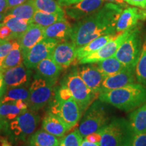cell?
Masks as SVG:
<instances>
[{"label":"cell","instance_id":"obj_11","mask_svg":"<svg viewBox=\"0 0 146 146\" xmlns=\"http://www.w3.org/2000/svg\"><path fill=\"white\" fill-rule=\"evenodd\" d=\"M59 42L45 38L23 55V64L27 68L35 69L40 62L50 56Z\"/></svg>","mask_w":146,"mask_h":146},{"label":"cell","instance_id":"obj_9","mask_svg":"<svg viewBox=\"0 0 146 146\" xmlns=\"http://www.w3.org/2000/svg\"><path fill=\"white\" fill-rule=\"evenodd\" d=\"M49 110V112L62 120L70 131L77 125L83 116L80 107L73 98L66 100L54 98Z\"/></svg>","mask_w":146,"mask_h":146},{"label":"cell","instance_id":"obj_45","mask_svg":"<svg viewBox=\"0 0 146 146\" xmlns=\"http://www.w3.org/2000/svg\"><path fill=\"white\" fill-rule=\"evenodd\" d=\"M8 9L7 0H0V13H5Z\"/></svg>","mask_w":146,"mask_h":146},{"label":"cell","instance_id":"obj_23","mask_svg":"<svg viewBox=\"0 0 146 146\" xmlns=\"http://www.w3.org/2000/svg\"><path fill=\"white\" fill-rule=\"evenodd\" d=\"M128 120L135 134L146 132V103L131 111Z\"/></svg>","mask_w":146,"mask_h":146},{"label":"cell","instance_id":"obj_35","mask_svg":"<svg viewBox=\"0 0 146 146\" xmlns=\"http://www.w3.org/2000/svg\"><path fill=\"white\" fill-rule=\"evenodd\" d=\"M18 43V39L3 41L0 44V58H4Z\"/></svg>","mask_w":146,"mask_h":146},{"label":"cell","instance_id":"obj_46","mask_svg":"<svg viewBox=\"0 0 146 146\" xmlns=\"http://www.w3.org/2000/svg\"><path fill=\"white\" fill-rule=\"evenodd\" d=\"M81 146H100V143H91V142L87 141L85 139H83L82 143L81 144Z\"/></svg>","mask_w":146,"mask_h":146},{"label":"cell","instance_id":"obj_19","mask_svg":"<svg viewBox=\"0 0 146 146\" xmlns=\"http://www.w3.org/2000/svg\"><path fill=\"white\" fill-rule=\"evenodd\" d=\"M35 69L38 75L54 85L58 81L60 73L63 70L51 56L40 62Z\"/></svg>","mask_w":146,"mask_h":146},{"label":"cell","instance_id":"obj_49","mask_svg":"<svg viewBox=\"0 0 146 146\" xmlns=\"http://www.w3.org/2000/svg\"><path fill=\"white\" fill-rule=\"evenodd\" d=\"M5 16V13H0V23H2V21Z\"/></svg>","mask_w":146,"mask_h":146},{"label":"cell","instance_id":"obj_48","mask_svg":"<svg viewBox=\"0 0 146 146\" xmlns=\"http://www.w3.org/2000/svg\"><path fill=\"white\" fill-rule=\"evenodd\" d=\"M1 143H2L1 146H12L6 139H3L2 141H1Z\"/></svg>","mask_w":146,"mask_h":146},{"label":"cell","instance_id":"obj_13","mask_svg":"<svg viewBox=\"0 0 146 146\" xmlns=\"http://www.w3.org/2000/svg\"><path fill=\"white\" fill-rule=\"evenodd\" d=\"M7 88L29 87L31 79V69L27 68L24 64L1 71Z\"/></svg>","mask_w":146,"mask_h":146},{"label":"cell","instance_id":"obj_8","mask_svg":"<svg viewBox=\"0 0 146 146\" xmlns=\"http://www.w3.org/2000/svg\"><path fill=\"white\" fill-rule=\"evenodd\" d=\"M142 43L141 33L135 27L118 47L114 56L126 68L135 70L141 53Z\"/></svg>","mask_w":146,"mask_h":146},{"label":"cell","instance_id":"obj_33","mask_svg":"<svg viewBox=\"0 0 146 146\" xmlns=\"http://www.w3.org/2000/svg\"><path fill=\"white\" fill-rule=\"evenodd\" d=\"M36 10L47 13L65 14L64 10L55 0H34Z\"/></svg>","mask_w":146,"mask_h":146},{"label":"cell","instance_id":"obj_26","mask_svg":"<svg viewBox=\"0 0 146 146\" xmlns=\"http://www.w3.org/2000/svg\"><path fill=\"white\" fill-rule=\"evenodd\" d=\"M36 10L34 0H27L21 4L8 8L5 12V14L22 19H32Z\"/></svg>","mask_w":146,"mask_h":146},{"label":"cell","instance_id":"obj_21","mask_svg":"<svg viewBox=\"0 0 146 146\" xmlns=\"http://www.w3.org/2000/svg\"><path fill=\"white\" fill-rule=\"evenodd\" d=\"M42 129L58 138H62L70 131L66 125L59 117L48 112L43 118Z\"/></svg>","mask_w":146,"mask_h":146},{"label":"cell","instance_id":"obj_43","mask_svg":"<svg viewBox=\"0 0 146 146\" xmlns=\"http://www.w3.org/2000/svg\"><path fill=\"white\" fill-rule=\"evenodd\" d=\"M27 0H7V3H8V8H12V7L16 6L21 3L26 1Z\"/></svg>","mask_w":146,"mask_h":146},{"label":"cell","instance_id":"obj_37","mask_svg":"<svg viewBox=\"0 0 146 146\" xmlns=\"http://www.w3.org/2000/svg\"><path fill=\"white\" fill-rule=\"evenodd\" d=\"M130 146H146V132L135 134Z\"/></svg>","mask_w":146,"mask_h":146},{"label":"cell","instance_id":"obj_52","mask_svg":"<svg viewBox=\"0 0 146 146\" xmlns=\"http://www.w3.org/2000/svg\"><path fill=\"white\" fill-rule=\"evenodd\" d=\"M2 42H3V40H1V39H0V44H1V43H2Z\"/></svg>","mask_w":146,"mask_h":146},{"label":"cell","instance_id":"obj_10","mask_svg":"<svg viewBox=\"0 0 146 146\" xmlns=\"http://www.w3.org/2000/svg\"><path fill=\"white\" fill-rule=\"evenodd\" d=\"M134 28L117 33L113 39L109 41L107 43H106L100 50L81 58V60H79L77 62V64L81 65L85 64L97 63L105 59H107L108 58L114 56L118 47H120L121 43L125 41V39L130 34L131 31Z\"/></svg>","mask_w":146,"mask_h":146},{"label":"cell","instance_id":"obj_20","mask_svg":"<svg viewBox=\"0 0 146 146\" xmlns=\"http://www.w3.org/2000/svg\"><path fill=\"white\" fill-rule=\"evenodd\" d=\"M139 21H140V16L138 8L136 7H127L123 9L116 22V33L134 28Z\"/></svg>","mask_w":146,"mask_h":146},{"label":"cell","instance_id":"obj_22","mask_svg":"<svg viewBox=\"0 0 146 146\" xmlns=\"http://www.w3.org/2000/svg\"><path fill=\"white\" fill-rule=\"evenodd\" d=\"M117 34V33H116ZM116 34L113 35H103L99 37L96 38L86 45H83V46L78 47L76 49V62L81 58H83L85 56H88V55L92 54L98 50H100L102 47H103L106 43H107L109 41L113 39Z\"/></svg>","mask_w":146,"mask_h":146},{"label":"cell","instance_id":"obj_15","mask_svg":"<svg viewBox=\"0 0 146 146\" xmlns=\"http://www.w3.org/2000/svg\"><path fill=\"white\" fill-rule=\"evenodd\" d=\"M77 67V71L84 83L93 92L99 96L102 84L106 76L96 64H85Z\"/></svg>","mask_w":146,"mask_h":146},{"label":"cell","instance_id":"obj_53","mask_svg":"<svg viewBox=\"0 0 146 146\" xmlns=\"http://www.w3.org/2000/svg\"><path fill=\"white\" fill-rule=\"evenodd\" d=\"M1 23H0V26H1Z\"/></svg>","mask_w":146,"mask_h":146},{"label":"cell","instance_id":"obj_40","mask_svg":"<svg viewBox=\"0 0 146 146\" xmlns=\"http://www.w3.org/2000/svg\"><path fill=\"white\" fill-rule=\"evenodd\" d=\"M82 0H57V2L62 7H67L77 3Z\"/></svg>","mask_w":146,"mask_h":146},{"label":"cell","instance_id":"obj_51","mask_svg":"<svg viewBox=\"0 0 146 146\" xmlns=\"http://www.w3.org/2000/svg\"><path fill=\"white\" fill-rule=\"evenodd\" d=\"M2 131V125H1V121H0V132Z\"/></svg>","mask_w":146,"mask_h":146},{"label":"cell","instance_id":"obj_30","mask_svg":"<svg viewBox=\"0 0 146 146\" xmlns=\"http://www.w3.org/2000/svg\"><path fill=\"white\" fill-rule=\"evenodd\" d=\"M29 97V87H18L7 88L5 94L1 98V103L13 102L16 100H22L28 101Z\"/></svg>","mask_w":146,"mask_h":146},{"label":"cell","instance_id":"obj_44","mask_svg":"<svg viewBox=\"0 0 146 146\" xmlns=\"http://www.w3.org/2000/svg\"><path fill=\"white\" fill-rule=\"evenodd\" d=\"M105 1H108V3H112L119 5V6L122 7L124 9L127 8V3L125 2L123 0H105Z\"/></svg>","mask_w":146,"mask_h":146},{"label":"cell","instance_id":"obj_12","mask_svg":"<svg viewBox=\"0 0 146 146\" xmlns=\"http://www.w3.org/2000/svg\"><path fill=\"white\" fill-rule=\"evenodd\" d=\"M76 47L70 40L58 43L51 55L56 63L62 70L75 66L76 60Z\"/></svg>","mask_w":146,"mask_h":146},{"label":"cell","instance_id":"obj_18","mask_svg":"<svg viewBox=\"0 0 146 146\" xmlns=\"http://www.w3.org/2000/svg\"><path fill=\"white\" fill-rule=\"evenodd\" d=\"M72 25L64 18L44 29V38L62 42L70 40Z\"/></svg>","mask_w":146,"mask_h":146},{"label":"cell","instance_id":"obj_1","mask_svg":"<svg viewBox=\"0 0 146 146\" xmlns=\"http://www.w3.org/2000/svg\"><path fill=\"white\" fill-rule=\"evenodd\" d=\"M123 9L114 3H104L97 12L72 25L70 40L78 48L99 36L116 34V22Z\"/></svg>","mask_w":146,"mask_h":146},{"label":"cell","instance_id":"obj_16","mask_svg":"<svg viewBox=\"0 0 146 146\" xmlns=\"http://www.w3.org/2000/svg\"><path fill=\"white\" fill-rule=\"evenodd\" d=\"M135 82L136 78L135 70L125 67L119 72L106 76L102 82L100 94L106 91L121 88Z\"/></svg>","mask_w":146,"mask_h":146},{"label":"cell","instance_id":"obj_27","mask_svg":"<svg viewBox=\"0 0 146 146\" xmlns=\"http://www.w3.org/2000/svg\"><path fill=\"white\" fill-rule=\"evenodd\" d=\"M25 112L16 106L14 102L1 103L0 102V121L3 127L11 120L15 119L19 115Z\"/></svg>","mask_w":146,"mask_h":146},{"label":"cell","instance_id":"obj_32","mask_svg":"<svg viewBox=\"0 0 146 146\" xmlns=\"http://www.w3.org/2000/svg\"><path fill=\"white\" fill-rule=\"evenodd\" d=\"M23 64V54L19 43L4 58L1 72Z\"/></svg>","mask_w":146,"mask_h":146},{"label":"cell","instance_id":"obj_50","mask_svg":"<svg viewBox=\"0 0 146 146\" xmlns=\"http://www.w3.org/2000/svg\"><path fill=\"white\" fill-rule=\"evenodd\" d=\"M3 59H4V58H0V71L1 70V66H2Z\"/></svg>","mask_w":146,"mask_h":146},{"label":"cell","instance_id":"obj_38","mask_svg":"<svg viewBox=\"0 0 146 146\" xmlns=\"http://www.w3.org/2000/svg\"><path fill=\"white\" fill-rule=\"evenodd\" d=\"M102 130L96 131V132L92 133H91V134L88 135H87L83 139H85L87 140V141L91 142V143H100V140H101V137H102Z\"/></svg>","mask_w":146,"mask_h":146},{"label":"cell","instance_id":"obj_31","mask_svg":"<svg viewBox=\"0 0 146 146\" xmlns=\"http://www.w3.org/2000/svg\"><path fill=\"white\" fill-rule=\"evenodd\" d=\"M136 82L146 87V38L142 43L139 57L135 68Z\"/></svg>","mask_w":146,"mask_h":146},{"label":"cell","instance_id":"obj_39","mask_svg":"<svg viewBox=\"0 0 146 146\" xmlns=\"http://www.w3.org/2000/svg\"><path fill=\"white\" fill-rule=\"evenodd\" d=\"M127 4H130L135 7L145 9L146 8V0H123Z\"/></svg>","mask_w":146,"mask_h":146},{"label":"cell","instance_id":"obj_4","mask_svg":"<svg viewBox=\"0 0 146 146\" xmlns=\"http://www.w3.org/2000/svg\"><path fill=\"white\" fill-rule=\"evenodd\" d=\"M135 133L128 119L113 117L102 129L100 146H130Z\"/></svg>","mask_w":146,"mask_h":146},{"label":"cell","instance_id":"obj_28","mask_svg":"<svg viewBox=\"0 0 146 146\" xmlns=\"http://www.w3.org/2000/svg\"><path fill=\"white\" fill-rule=\"evenodd\" d=\"M105 76H110L123 70L125 66L115 56L108 58L96 63Z\"/></svg>","mask_w":146,"mask_h":146},{"label":"cell","instance_id":"obj_5","mask_svg":"<svg viewBox=\"0 0 146 146\" xmlns=\"http://www.w3.org/2000/svg\"><path fill=\"white\" fill-rule=\"evenodd\" d=\"M39 121L40 117L35 111L27 110L15 119L11 120L3 130L14 143L25 141L35 132Z\"/></svg>","mask_w":146,"mask_h":146},{"label":"cell","instance_id":"obj_42","mask_svg":"<svg viewBox=\"0 0 146 146\" xmlns=\"http://www.w3.org/2000/svg\"><path fill=\"white\" fill-rule=\"evenodd\" d=\"M6 89L7 87L6 85H5L4 80H3L2 72L0 71V99H1V98L3 96V95L5 94Z\"/></svg>","mask_w":146,"mask_h":146},{"label":"cell","instance_id":"obj_41","mask_svg":"<svg viewBox=\"0 0 146 146\" xmlns=\"http://www.w3.org/2000/svg\"><path fill=\"white\" fill-rule=\"evenodd\" d=\"M14 103H15L16 106L18 108L21 110L24 111V112H26L29 108L28 103H27V102L25 101V100H18L14 102Z\"/></svg>","mask_w":146,"mask_h":146},{"label":"cell","instance_id":"obj_24","mask_svg":"<svg viewBox=\"0 0 146 146\" xmlns=\"http://www.w3.org/2000/svg\"><path fill=\"white\" fill-rule=\"evenodd\" d=\"M32 23V19H22L8 14H5L1 23L10 29L16 39H18L26 31Z\"/></svg>","mask_w":146,"mask_h":146},{"label":"cell","instance_id":"obj_6","mask_svg":"<svg viewBox=\"0 0 146 146\" xmlns=\"http://www.w3.org/2000/svg\"><path fill=\"white\" fill-rule=\"evenodd\" d=\"M74 66L64 76L60 84L69 89L83 114L93 102L98 99V96L87 86L78 74L77 66Z\"/></svg>","mask_w":146,"mask_h":146},{"label":"cell","instance_id":"obj_34","mask_svg":"<svg viewBox=\"0 0 146 146\" xmlns=\"http://www.w3.org/2000/svg\"><path fill=\"white\" fill-rule=\"evenodd\" d=\"M83 137L76 129L60 139L59 146H81Z\"/></svg>","mask_w":146,"mask_h":146},{"label":"cell","instance_id":"obj_47","mask_svg":"<svg viewBox=\"0 0 146 146\" xmlns=\"http://www.w3.org/2000/svg\"><path fill=\"white\" fill-rule=\"evenodd\" d=\"M139 10L140 21H145L146 20V8L139 9Z\"/></svg>","mask_w":146,"mask_h":146},{"label":"cell","instance_id":"obj_7","mask_svg":"<svg viewBox=\"0 0 146 146\" xmlns=\"http://www.w3.org/2000/svg\"><path fill=\"white\" fill-rule=\"evenodd\" d=\"M56 94L55 85L36 74L29 87V97L27 103L29 110H39L52 103Z\"/></svg>","mask_w":146,"mask_h":146},{"label":"cell","instance_id":"obj_17","mask_svg":"<svg viewBox=\"0 0 146 146\" xmlns=\"http://www.w3.org/2000/svg\"><path fill=\"white\" fill-rule=\"evenodd\" d=\"M44 27L32 23L28 29L18 39L24 55L44 38Z\"/></svg>","mask_w":146,"mask_h":146},{"label":"cell","instance_id":"obj_3","mask_svg":"<svg viewBox=\"0 0 146 146\" xmlns=\"http://www.w3.org/2000/svg\"><path fill=\"white\" fill-rule=\"evenodd\" d=\"M107 105L98 98L83 113L77 128L83 138L91 133L102 130L109 123L112 118L110 116Z\"/></svg>","mask_w":146,"mask_h":146},{"label":"cell","instance_id":"obj_25","mask_svg":"<svg viewBox=\"0 0 146 146\" xmlns=\"http://www.w3.org/2000/svg\"><path fill=\"white\" fill-rule=\"evenodd\" d=\"M60 139L40 129L29 138L28 146H59Z\"/></svg>","mask_w":146,"mask_h":146},{"label":"cell","instance_id":"obj_29","mask_svg":"<svg viewBox=\"0 0 146 146\" xmlns=\"http://www.w3.org/2000/svg\"><path fill=\"white\" fill-rule=\"evenodd\" d=\"M66 14L60 13H47L39 10H36L32 18L33 23L36 24L42 27L50 26L58 21L65 18Z\"/></svg>","mask_w":146,"mask_h":146},{"label":"cell","instance_id":"obj_36","mask_svg":"<svg viewBox=\"0 0 146 146\" xmlns=\"http://www.w3.org/2000/svg\"><path fill=\"white\" fill-rule=\"evenodd\" d=\"M0 39L3 40V41L16 39L13 33L10 30V29L2 24L0 26Z\"/></svg>","mask_w":146,"mask_h":146},{"label":"cell","instance_id":"obj_2","mask_svg":"<svg viewBox=\"0 0 146 146\" xmlns=\"http://www.w3.org/2000/svg\"><path fill=\"white\" fill-rule=\"evenodd\" d=\"M98 99L120 110L131 112L146 103V87L135 82L121 88L101 93Z\"/></svg>","mask_w":146,"mask_h":146},{"label":"cell","instance_id":"obj_14","mask_svg":"<svg viewBox=\"0 0 146 146\" xmlns=\"http://www.w3.org/2000/svg\"><path fill=\"white\" fill-rule=\"evenodd\" d=\"M105 0H82L81 1L70 6L64 7V12L71 19L79 21L87 17L104 5Z\"/></svg>","mask_w":146,"mask_h":146}]
</instances>
